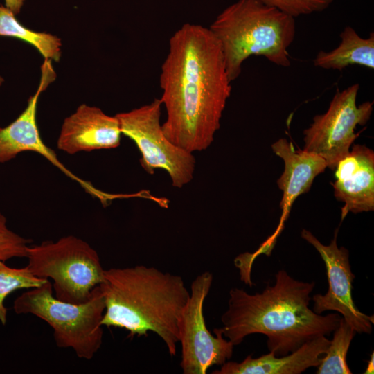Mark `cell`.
I'll use <instances>...</instances> for the list:
<instances>
[{
	"mask_svg": "<svg viewBox=\"0 0 374 374\" xmlns=\"http://www.w3.org/2000/svg\"><path fill=\"white\" fill-rule=\"evenodd\" d=\"M213 275L204 271L190 284V297L179 321V341L181 345L180 367L184 374H205L215 365L221 366L229 360L233 344L225 338L218 328L215 336L208 330L204 303L213 282Z\"/></svg>",
	"mask_w": 374,
	"mask_h": 374,
	"instance_id": "obj_9",
	"label": "cell"
},
{
	"mask_svg": "<svg viewBox=\"0 0 374 374\" xmlns=\"http://www.w3.org/2000/svg\"><path fill=\"white\" fill-rule=\"evenodd\" d=\"M25 0H5L6 7L15 15L20 12Z\"/></svg>",
	"mask_w": 374,
	"mask_h": 374,
	"instance_id": "obj_22",
	"label": "cell"
},
{
	"mask_svg": "<svg viewBox=\"0 0 374 374\" xmlns=\"http://www.w3.org/2000/svg\"><path fill=\"white\" fill-rule=\"evenodd\" d=\"M354 328L341 317L338 326L333 331L332 339L317 374H351L346 363V355L350 343L356 334Z\"/></svg>",
	"mask_w": 374,
	"mask_h": 374,
	"instance_id": "obj_18",
	"label": "cell"
},
{
	"mask_svg": "<svg viewBox=\"0 0 374 374\" xmlns=\"http://www.w3.org/2000/svg\"><path fill=\"white\" fill-rule=\"evenodd\" d=\"M46 278L34 276L27 266L22 268L10 267L0 260V322H7V308L4 305L6 298L12 292L21 289H31L44 283Z\"/></svg>",
	"mask_w": 374,
	"mask_h": 374,
	"instance_id": "obj_19",
	"label": "cell"
},
{
	"mask_svg": "<svg viewBox=\"0 0 374 374\" xmlns=\"http://www.w3.org/2000/svg\"><path fill=\"white\" fill-rule=\"evenodd\" d=\"M103 276L101 325L125 329L131 337L154 332L175 356L181 314L190 297L182 277L145 265L104 269Z\"/></svg>",
	"mask_w": 374,
	"mask_h": 374,
	"instance_id": "obj_3",
	"label": "cell"
},
{
	"mask_svg": "<svg viewBox=\"0 0 374 374\" xmlns=\"http://www.w3.org/2000/svg\"><path fill=\"white\" fill-rule=\"evenodd\" d=\"M373 373V353L371 356V359L368 364V366L366 369L364 373Z\"/></svg>",
	"mask_w": 374,
	"mask_h": 374,
	"instance_id": "obj_23",
	"label": "cell"
},
{
	"mask_svg": "<svg viewBox=\"0 0 374 374\" xmlns=\"http://www.w3.org/2000/svg\"><path fill=\"white\" fill-rule=\"evenodd\" d=\"M56 73L50 60L44 59L41 66V79L35 94L28 100L24 112L12 123L5 127H0V163L15 158L24 151L37 152L71 179L78 182L91 195L105 202L108 195L95 188L89 182L75 175L56 156L55 152L47 147L39 135L36 121L37 105L40 94L54 81Z\"/></svg>",
	"mask_w": 374,
	"mask_h": 374,
	"instance_id": "obj_11",
	"label": "cell"
},
{
	"mask_svg": "<svg viewBox=\"0 0 374 374\" xmlns=\"http://www.w3.org/2000/svg\"><path fill=\"white\" fill-rule=\"evenodd\" d=\"M105 308L99 285L88 301L74 304L55 298L49 279L28 289L13 303L16 314H30L46 322L53 330L57 347L71 348L78 357L87 360L93 357L103 344Z\"/></svg>",
	"mask_w": 374,
	"mask_h": 374,
	"instance_id": "obj_5",
	"label": "cell"
},
{
	"mask_svg": "<svg viewBox=\"0 0 374 374\" xmlns=\"http://www.w3.org/2000/svg\"><path fill=\"white\" fill-rule=\"evenodd\" d=\"M330 344L326 336L313 339L295 351L276 357L272 352L253 358L248 355L241 362L226 361L212 374H300L309 368L317 367Z\"/></svg>",
	"mask_w": 374,
	"mask_h": 374,
	"instance_id": "obj_14",
	"label": "cell"
},
{
	"mask_svg": "<svg viewBox=\"0 0 374 374\" xmlns=\"http://www.w3.org/2000/svg\"><path fill=\"white\" fill-rule=\"evenodd\" d=\"M219 42L230 82L243 62L263 56L278 66L290 65L288 48L296 34L295 17L257 0H238L224 8L208 27Z\"/></svg>",
	"mask_w": 374,
	"mask_h": 374,
	"instance_id": "obj_4",
	"label": "cell"
},
{
	"mask_svg": "<svg viewBox=\"0 0 374 374\" xmlns=\"http://www.w3.org/2000/svg\"><path fill=\"white\" fill-rule=\"evenodd\" d=\"M359 85L354 84L337 91L326 112L316 115L312 123L303 131L304 150L321 156L327 168L335 170L338 162L350 152L359 133L357 125H364L373 112V102L357 105Z\"/></svg>",
	"mask_w": 374,
	"mask_h": 374,
	"instance_id": "obj_8",
	"label": "cell"
},
{
	"mask_svg": "<svg viewBox=\"0 0 374 374\" xmlns=\"http://www.w3.org/2000/svg\"><path fill=\"white\" fill-rule=\"evenodd\" d=\"M5 216L0 212V260L26 258L31 240L23 238L8 229Z\"/></svg>",
	"mask_w": 374,
	"mask_h": 374,
	"instance_id": "obj_20",
	"label": "cell"
},
{
	"mask_svg": "<svg viewBox=\"0 0 374 374\" xmlns=\"http://www.w3.org/2000/svg\"><path fill=\"white\" fill-rule=\"evenodd\" d=\"M339 229L328 245L323 244L310 231L303 229L301 237L312 244L323 259L328 276V290L325 294H314L312 310L321 314L334 310L354 328L357 333L370 334L373 316L359 310L352 298V283L355 278L350 268L349 251L344 247H338L337 239Z\"/></svg>",
	"mask_w": 374,
	"mask_h": 374,
	"instance_id": "obj_10",
	"label": "cell"
},
{
	"mask_svg": "<svg viewBox=\"0 0 374 374\" xmlns=\"http://www.w3.org/2000/svg\"><path fill=\"white\" fill-rule=\"evenodd\" d=\"M231 83L220 45L209 28L182 25L169 39L159 76L166 138L192 153L206 150L220 127Z\"/></svg>",
	"mask_w": 374,
	"mask_h": 374,
	"instance_id": "obj_1",
	"label": "cell"
},
{
	"mask_svg": "<svg viewBox=\"0 0 374 374\" xmlns=\"http://www.w3.org/2000/svg\"><path fill=\"white\" fill-rule=\"evenodd\" d=\"M267 6L276 8L294 17L322 12L334 0H257Z\"/></svg>",
	"mask_w": 374,
	"mask_h": 374,
	"instance_id": "obj_21",
	"label": "cell"
},
{
	"mask_svg": "<svg viewBox=\"0 0 374 374\" xmlns=\"http://www.w3.org/2000/svg\"><path fill=\"white\" fill-rule=\"evenodd\" d=\"M273 285L262 292L249 294L233 287L228 308L221 317L223 336L233 346L251 334H263L267 347L280 357L321 336H330L341 318L339 314H317L309 308L315 283L298 280L281 269Z\"/></svg>",
	"mask_w": 374,
	"mask_h": 374,
	"instance_id": "obj_2",
	"label": "cell"
},
{
	"mask_svg": "<svg viewBox=\"0 0 374 374\" xmlns=\"http://www.w3.org/2000/svg\"><path fill=\"white\" fill-rule=\"evenodd\" d=\"M121 134L116 116H108L98 107L82 104L64 119L57 145L70 154L112 149L120 145Z\"/></svg>",
	"mask_w": 374,
	"mask_h": 374,
	"instance_id": "obj_13",
	"label": "cell"
},
{
	"mask_svg": "<svg viewBox=\"0 0 374 374\" xmlns=\"http://www.w3.org/2000/svg\"><path fill=\"white\" fill-rule=\"evenodd\" d=\"M339 46L330 51H320L314 60V66L324 69L341 71L350 65L374 69V33L368 38L360 37L347 26L340 33Z\"/></svg>",
	"mask_w": 374,
	"mask_h": 374,
	"instance_id": "obj_16",
	"label": "cell"
},
{
	"mask_svg": "<svg viewBox=\"0 0 374 374\" xmlns=\"http://www.w3.org/2000/svg\"><path fill=\"white\" fill-rule=\"evenodd\" d=\"M3 82V78L0 75V85L2 84Z\"/></svg>",
	"mask_w": 374,
	"mask_h": 374,
	"instance_id": "obj_24",
	"label": "cell"
},
{
	"mask_svg": "<svg viewBox=\"0 0 374 374\" xmlns=\"http://www.w3.org/2000/svg\"><path fill=\"white\" fill-rule=\"evenodd\" d=\"M0 36L20 39L36 48L44 59L58 62L61 56V40L46 33L35 32L21 25L6 7L0 6Z\"/></svg>",
	"mask_w": 374,
	"mask_h": 374,
	"instance_id": "obj_17",
	"label": "cell"
},
{
	"mask_svg": "<svg viewBox=\"0 0 374 374\" xmlns=\"http://www.w3.org/2000/svg\"><path fill=\"white\" fill-rule=\"evenodd\" d=\"M161 106L160 99L154 98L149 104L115 116L122 134L132 140L141 152L144 170L152 175L155 169H163L172 185L181 188L193 178L195 158L165 136L161 124Z\"/></svg>",
	"mask_w": 374,
	"mask_h": 374,
	"instance_id": "obj_7",
	"label": "cell"
},
{
	"mask_svg": "<svg viewBox=\"0 0 374 374\" xmlns=\"http://www.w3.org/2000/svg\"><path fill=\"white\" fill-rule=\"evenodd\" d=\"M26 258L30 271L39 278H51L55 297L65 302L88 301L104 280L97 251L73 235L29 246Z\"/></svg>",
	"mask_w": 374,
	"mask_h": 374,
	"instance_id": "obj_6",
	"label": "cell"
},
{
	"mask_svg": "<svg viewBox=\"0 0 374 374\" xmlns=\"http://www.w3.org/2000/svg\"><path fill=\"white\" fill-rule=\"evenodd\" d=\"M273 152L285 164L277 185L283 192L280 206L282 217L289 214L296 198L310 189L314 178L324 172L327 164L323 158L312 152L296 150L291 141L279 139L271 145Z\"/></svg>",
	"mask_w": 374,
	"mask_h": 374,
	"instance_id": "obj_15",
	"label": "cell"
},
{
	"mask_svg": "<svg viewBox=\"0 0 374 374\" xmlns=\"http://www.w3.org/2000/svg\"><path fill=\"white\" fill-rule=\"evenodd\" d=\"M332 184L336 199L344 203L341 221L349 212L374 210V152L364 145L355 144L340 160Z\"/></svg>",
	"mask_w": 374,
	"mask_h": 374,
	"instance_id": "obj_12",
	"label": "cell"
}]
</instances>
